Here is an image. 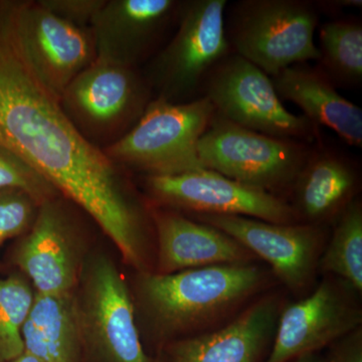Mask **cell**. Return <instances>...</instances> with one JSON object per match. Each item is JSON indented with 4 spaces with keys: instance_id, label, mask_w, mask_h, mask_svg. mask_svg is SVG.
Returning a JSON list of instances; mask_svg holds the SVG:
<instances>
[{
    "instance_id": "cell-1",
    "label": "cell",
    "mask_w": 362,
    "mask_h": 362,
    "mask_svg": "<svg viewBox=\"0 0 362 362\" xmlns=\"http://www.w3.org/2000/svg\"><path fill=\"white\" fill-rule=\"evenodd\" d=\"M16 7L0 6V144L77 204L126 263L147 257L151 211L104 152L78 134L58 97L33 70L16 30Z\"/></svg>"
},
{
    "instance_id": "cell-2",
    "label": "cell",
    "mask_w": 362,
    "mask_h": 362,
    "mask_svg": "<svg viewBox=\"0 0 362 362\" xmlns=\"http://www.w3.org/2000/svg\"><path fill=\"white\" fill-rule=\"evenodd\" d=\"M268 281L252 264L189 269L173 274L139 272L136 295L148 326L154 356L169 343L192 337L252 295Z\"/></svg>"
},
{
    "instance_id": "cell-3",
    "label": "cell",
    "mask_w": 362,
    "mask_h": 362,
    "mask_svg": "<svg viewBox=\"0 0 362 362\" xmlns=\"http://www.w3.org/2000/svg\"><path fill=\"white\" fill-rule=\"evenodd\" d=\"M226 0H182L170 40L142 70L154 97L185 103L202 97L209 74L232 54Z\"/></svg>"
},
{
    "instance_id": "cell-4",
    "label": "cell",
    "mask_w": 362,
    "mask_h": 362,
    "mask_svg": "<svg viewBox=\"0 0 362 362\" xmlns=\"http://www.w3.org/2000/svg\"><path fill=\"white\" fill-rule=\"evenodd\" d=\"M228 13L226 32L232 52L269 77L320 59L314 40L320 18L315 1L242 0Z\"/></svg>"
},
{
    "instance_id": "cell-5",
    "label": "cell",
    "mask_w": 362,
    "mask_h": 362,
    "mask_svg": "<svg viewBox=\"0 0 362 362\" xmlns=\"http://www.w3.org/2000/svg\"><path fill=\"white\" fill-rule=\"evenodd\" d=\"M216 109L206 97L171 103L154 97L133 129L103 150L124 170L144 176L176 175L202 169L199 139Z\"/></svg>"
},
{
    "instance_id": "cell-6",
    "label": "cell",
    "mask_w": 362,
    "mask_h": 362,
    "mask_svg": "<svg viewBox=\"0 0 362 362\" xmlns=\"http://www.w3.org/2000/svg\"><path fill=\"white\" fill-rule=\"evenodd\" d=\"M75 300L82 362H156L142 341L128 286L111 258L86 257Z\"/></svg>"
},
{
    "instance_id": "cell-7",
    "label": "cell",
    "mask_w": 362,
    "mask_h": 362,
    "mask_svg": "<svg viewBox=\"0 0 362 362\" xmlns=\"http://www.w3.org/2000/svg\"><path fill=\"white\" fill-rule=\"evenodd\" d=\"M154 95L141 69L97 59L68 86L62 109L95 148H108L139 122Z\"/></svg>"
},
{
    "instance_id": "cell-8",
    "label": "cell",
    "mask_w": 362,
    "mask_h": 362,
    "mask_svg": "<svg viewBox=\"0 0 362 362\" xmlns=\"http://www.w3.org/2000/svg\"><path fill=\"white\" fill-rule=\"evenodd\" d=\"M311 148L307 143L247 129L216 113L197 154L202 168L276 194L292 187Z\"/></svg>"
},
{
    "instance_id": "cell-9",
    "label": "cell",
    "mask_w": 362,
    "mask_h": 362,
    "mask_svg": "<svg viewBox=\"0 0 362 362\" xmlns=\"http://www.w3.org/2000/svg\"><path fill=\"white\" fill-rule=\"evenodd\" d=\"M202 96L216 113L262 134L313 145L321 141L318 126L288 111L271 78L239 54H228L209 74Z\"/></svg>"
},
{
    "instance_id": "cell-10",
    "label": "cell",
    "mask_w": 362,
    "mask_h": 362,
    "mask_svg": "<svg viewBox=\"0 0 362 362\" xmlns=\"http://www.w3.org/2000/svg\"><path fill=\"white\" fill-rule=\"evenodd\" d=\"M77 206L62 194L47 199L40 204L30 230L18 238L13 264L35 293L75 292L86 259Z\"/></svg>"
},
{
    "instance_id": "cell-11",
    "label": "cell",
    "mask_w": 362,
    "mask_h": 362,
    "mask_svg": "<svg viewBox=\"0 0 362 362\" xmlns=\"http://www.w3.org/2000/svg\"><path fill=\"white\" fill-rule=\"evenodd\" d=\"M150 199L197 214L239 216L275 223H299L289 202L209 169L176 175L144 176Z\"/></svg>"
},
{
    "instance_id": "cell-12",
    "label": "cell",
    "mask_w": 362,
    "mask_h": 362,
    "mask_svg": "<svg viewBox=\"0 0 362 362\" xmlns=\"http://www.w3.org/2000/svg\"><path fill=\"white\" fill-rule=\"evenodd\" d=\"M16 30L33 70L59 99L75 78L97 59L90 28L62 20L39 0H18Z\"/></svg>"
},
{
    "instance_id": "cell-13",
    "label": "cell",
    "mask_w": 362,
    "mask_h": 362,
    "mask_svg": "<svg viewBox=\"0 0 362 362\" xmlns=\"http://www.w3.org/2000/svg\"><path fill=\"white\" fill-rule=\"evenodd\" d=\"M197 220L226 233L255 257L266 261L291 291L302 292L311 285L323 244L321 226L285 225L221 214H197Z\"/></svg>"
},
{
    "instance_id": "cell-14",
    "label": "cell",
    "mask_w": 362,
    "mask_h": 362,
    "mask_svg": "<svg viewBox=\"0 0 362 362\" xmlns=\"http://www.w3.org/2000/svg\"><path fill=\"white\" fill-rule=\"evenodd\" d=\"M323 280L308 297L280 312L270 351L264 362H289L318 354L361 327L362 314L349 285Z\"/></svg>"
},
{
    "instance_id": "cell-15",
    "label": "cell",
    "mask_w": 362,
    "mask_h": 362,
    "mask_svg": "<svg viewBox=\"0 0 362 362\" xmlns=\"http://www.w3.org/2000/svg\"><path fill=\"white\" fill-rule=\"evenodd\" d=\"M182 0H106L90 28L97 59L140 69L163 47Z\"/></svg>"
},
{
    "instance_id": "cell-16",
    "label": "cell",
    "mask_w": 362,
    "mask_h": 362,
    "mask_svg": "<svg viewBox=\"0 0 362 362\" xmlns=\"http://www.w3.org/2000/svg\"><path fill=\"white\" fill-rule=\"evenodd\" d=\"M279 315L277 298L265 297L223 328L176 340L161 351L171 362H264Z\"/></svg>"
},
{
    "instance_id": "cell-17",
    "label": "cell",
    "mask_w": 362,
    "mask_h": 362,
    "mask_svg": "<svg viewBox=\"0 0 362 362\" xmlns=\"http://www.w3.org/2000/svg\"><path fill=\"white\" fill-rule=\"evenodd\" d=\"M151 216L158 245V274L254 261L252 252L214 226L173 211L153 209Z\"/></svg>"
},
{
    "instance_id": "cell-18",
    "label": "cell",
    "mask_w": 362,
    "mask_h": 362,
    "mask_svg": "<svg viewBox=\"0 0 362 362\" xmlns=\"http://www.w3.org/2000/svg\"><path fill=\"white\" fill-rule=\"evenodd\" d=\"M359 183L358 168L350 157L317 142L293 182L291 206L299 221L321 226L337 220L356 199Z\"/></svg>"
},
{
    "instance_id": "cell-19",
    "label": "cell",
    "mask_w": 362,
    "mask_h": 362,
    "mask_svg": "<svg viewBox=\"0 0 362 362\" xmlns=\"http://www.w3.org/2000/svg\"><path fill=\"white\" fill-rule=\"evenodd\" d=\"M281 100L296 104L312 123L329 128L349 145L362 147V110L342 96L319 66L297 64L271 78Z\"/></svg>"
},
{
    "instance_id": "cell-20",
    "label": "cell",
    "mask_w": 362,
    "mask_h": 362,
    "mask_svg": "<svg viewBox=\"0 0 362 362\" xmlns=\"http://www.w3.org/2000/svg\"><path fill=\"white\" fill-rule=\"evenodd\" d=\"M25 352L45 362H82L75 292L35 293L21 329Z\"/></svg>"
},
{
    "instance_id": "cell-21",
    "label": "cell",
    "mask_w": 362,
    "mask_h": 362,
    "mask_svg": "<svg viewBox=\"0 0 362 362\" xmlns=\"http://www.w3.org/2000/svg\"><path fill=\"white\" fill-rule=\"evenodd\" d=\"M318 63L338 87H358L362 83V23L356 18L324 23L319 30Z\"/></svg>"
},
{
    "instance_id": "cell-22",
    "label": "cell",
    "mask_w": 362,
    "mask_h": 362,
    "mask_svg": "<svg viewBox=\"0 0 362 362\" xmlns=\"http://www.w3.org/2000/svg\"><path fill=\"white\" fill-rule=\"evenodd\" d=\"M318 268L362 291V204L356 199L335 220L332 237L321 252Z\"/></svg>"
},
{
    "instance_id": "cell-23",
    "label": "cell",
    "mask_w": 362,
    "mask_h": 362,
    "mask_svg": "<svg viewBox=\"0 0 362 362\" xmlns=\"http://www.w3.org/2000/svg\"><path fill=\"white\" fill-rule=\"evenodd\" d=\"M35 294L25 276L0 279V362H11L25 351L21 329Z\"/></svg>"
},
{
    "instance_id": "cell-24",
    "label": "cell",
    "mask_w": 362,
    "mask_h": 362,
    "mask_svg": "<svg viewBox=\"0 0 362 362\" xmlns=\"http://www.w3.org/2000/svg\"><path fill=\"white\" fill-rule=\"evenodd\" d=\"M8 188L28 192L40 204L61 194L30 164L0 144V190Z\"/></svg>"
},
{
    "instance_id": "cell-25",
    "label": "cell",
    "mask_w": 362,
    "mask_h": 362,
    "mask_svg": "<svg viewBox=\"0 0 362 362\" xmlns=\"http://www.w3.org/2000/svg\"><path fill=\"white\" fill-rule=\"evenodd\" d=\"M40 204L18 188L0 190V246L20 238L32 228Z\"/></svg>"
},
{
    "instance_id": "cell-26",
    "label": "cell",
    "mask_w": 362,
    "mask_h": 362,
    "mask_svg": "<svg viewBox=\"0 0 362 362\" xmlns=\"http://www.w3.org/2000/svg\"><path fill=\"white\" fill-rule=\"evenodd\" d=\"M106 0H39L40 4L62 20L80 28H90L93 18Z\"/></svg>"
},
{
    "instance_id": "cell-27",
    "label": "cell",
    "mask_w": 362,
    "mask_h": 362,
    "mask_svg": "<svg viewBox=\"0 0 362 362\" xmlns=\"http://www.w3.org/2000/svg\"><path fill=\"white\" fill-rule=\"evenodd\" d=\"M325 362H362V328H356L329 345Z\"/></svg>"
},
{
    "instance_id": "cell-28",
    "label": "cell",
    "mask_w": 362,
    "mask_h": 362,
    "mask_svg": "<svg viewBox=\"0 0 362 362\" xmlns=\"http://www.w3.org/2000/svg\"><path fill=\"white\" fill-rule=\"evenodd\" d=\"M317 8L321 13H339L343 9L358 8L362 6L361 0H322L315 1Z\"/></svg>"
},
{
    "instance_id": "cell-29",
    "label": "cell",
    "mask_w": 362,
    "mask_h": 362,
    "mask_svg": "<svg viewBox=\"0 0 362 362\" xmlns=\"http://www.w3.org/2000/svg\"><path fill=\"white\" fill-rule=\"evenodd\" d=\"M289 362H325V359L318 354H308V356H300Z\"/></svg>"
},
{
    "instance_id": "cell-30",
    "label": "cell",
    "mask_w": 362,
    "mask_h": 362,
    "mask_svg": "<svg viewBox=\"0 0 362 362\" xmlns=\"http://www.w3.org/2000/svg\"><path fill=\"white\" fill-rule=\"evenodd\" d=\"M11 362H45L42 361V359L37 358V357L32 356V354H26V352L23 351V354H21L20 356L14 358L13 361Z\"/></svg>"
},
{
    "instance_id": "cell-31",
    "label": "cell",
    "mask_w": 362,
    "mask_h": 362,
    "mask_svg": "<svg viewBox=\"0 0 362 362\" xmlns=\"http://www.w3.org/2000/svg\"><path fill=\"white\" fill-rule=\"evenodd\" d=\"M156 362H171L168 358V356L163 354V352L160 351L156 356Z\"/></svg>"
}]
</instances>
